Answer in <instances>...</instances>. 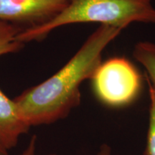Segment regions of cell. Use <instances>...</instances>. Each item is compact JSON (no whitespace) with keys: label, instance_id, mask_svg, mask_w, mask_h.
I'll return each instance as SVG.
<instances>
[{"label":"cell","instance_id":"6da1fadb","mask_svg":"<svg viewBox=\"0 0 155 155\" xmlns=\"http://www.w3.org/2000/svg\"><path fill=\"white\" fill-rule=\"evenodd\" d=\"M121 30L100 25L55 74L14 98L30 127L50 124L65 119L80 105L81 83L91 79L101 63L103 51Z\"/></svg>","mask_w":155,"mask_h":155},{"label":"cell","instance_id":"7a4b0ae2","mask_svg":"<svg viewBox=\"0 0 155 155\" xmlns=\"http://www.w3.org/2000/svg\"><path fill=\"white\" fill-rule=\"evenodd\" d=\"M152 0H69L64 10L41 26L21 31L19 42L40 40L54 29L83 22H98L101 25L123 30L132 22L155 24V8Z\"/></svg>","mask_w":155,"mask_h":155},{"label":"cell","instance_id":"3957f363","mask_svg":"<svg viewBox=\"0 0 155 155\" xmlns=\"http://www.w3.org/2000/svg\"><path fill=\"white\" fill-rule=\"evenodd\" d=\"M96 96L112 108L129 106L137 99L141 90V76L129 60L115 57L101 62L91 78Z\"/></svg>","mask_w":155,"mask_h":155},{"label":"cell","instance_id":"277c9868","mask_svg":"<svg viewBox=\"0 0 155 155\" xmlns=\"http://www.w3.org/2000/svg\"><path fill=\"white\" fill-rule=\"evenodd\" d=\"M69 0H0V20L21 30L49 22L68 5Z\"/></svg>","mask_w":155,"mask_h":155},{"label":"cell","instance_id":"5b68a950","mask_svg":"<svg viewBox=\"0 0 155 155\" xmlns=\"http://www.w3.org/2000/svg\"><path fill=\"white\" fill-rule=\"evenodd\" d=\"M30 127L14 99L9 98L0 89V151L9 154Z\"/></svg>","mask_w":155,"mask_h":155},{"label":"cell","instance_id":"8992f818","mask_svg":"<svg viewBox=\"0 0 155 155\" xmlns=\"http://www.w3.org/2000/svg\"><path fill=\"white\" fill-rule=\"evenodd\" d=\"M133 56L146 70L145 78L155 96V44L139 42L134 46Z\"/></svg>","mask_w":155,"mask_h":155},{"label":"cell","instance_id":"52a82bcc","mask_svg":"<svg viewBox=\"0 0 155 155\" xmlns=\"http://www.w3.org/2000/svg\"><path fill=\"white\" fill-rule=\"evenodd\" d=\"M21 31L15 25L0 20V56L15 53L22 48L23 43L17 39Z\"/></svg>","mask_w":155,"mask_h":155},{"label":"cell","instance_id":"ba28073f","mask_svg":"<svg viewBox=\"0 0 155 155\" xmlns=\"http://www.w3.org/2000/svg\"><path fill=\"white\" fill-rule=\"evenodd\" d=\"M150 94L149 126L147 135V144L144 155H155V96L152 87L148 84Z\"/></svg>","mask_w":155,"mask_h":155},{"label":"cell","instance_id":"9c48e42d","mask_svg":"<svg viewBox=\"0 0 155 155\" xmlns=\"http://www.w3.org/2000/svg\"><path fill=\"white\" fill-rule=\"evenodd\" d=\"M18 155H38L37 154V137L33 135L29 141L28 145L20 154ZM47 155H57L56 154H49Z\"/></svg>","mask_w":155,"mask_h":155},{"label":"cell","instance_id":"30bf717a","mask_svg":"<svg viewBox=\"0 0 155 155\" xmlns=\"http://www.w3.org/2000/svg\"><path fill=\"white\" fill-rule=\"evenodd\" d=\"M96 155H113L111 152V147L108 144H104L101 146L99 150Z\"/></svg>","mask_w":155,"mask_h":155},{"label":"cell","instance_id":"8fae6325","mask_svg":"<svg viewBox=\"0 0 155 155\" xmlns=\"http://www.w3.org/2000/svg\"><path fill=\"white\" fill-rule=\"evenodd\" d=\"M0 155H9V154H7V153H5L0 151Z\"/></svg>","mask_w":155,"mask_h":155}]
</instances>
